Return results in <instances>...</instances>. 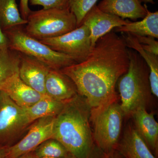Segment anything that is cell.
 Instances as JSON below:
<instances>
[{"label": "cell", "instance_id": "cell-1", "mask_svg": "<svg viewBox=\"0 0 158 158\" xmlns=\"http://www.w3.org/2000/svg\"><path fill=\"white\" fill-rule=\"evenodd\" d=\"M129 65L124 39L111 31L97 40L84 61L60 70L73 81L78 94L93 110L118 100L116 84Z\"/></svg>", "mask_w": 158, "mask_h": 158}, {"label": "cell", "instance_id": "cell-2", "mask_svg": "<svg viewBox=\"0 0 158 158\" xmlns=\"http://www.w3.org/2000/svg\"><path fill=\"white\" fill-rule=\"evenodd\" d=\"M90 109L78 94L66 102L55 116L53 139L61 143L73 158H101L90 126Z\"/></svg>", "mask_w": 158, "mask_h": 158}, {"label": "cell", "instance_id": "cell-3", "mask_svg": "<svg viewBox=\"0 0 158 158\" xmlns=\"http://www.w3.org/2000/svg\"><path fill=\"white\" fill-rule=\"evenodd\" d=\"M128 69L118 81L120 107L124 117L127 118L138 109H147L153 95L147 64L135 51L128 49Z\"/></svg>", "mask_w": 158, "mask_h": 158}, {"label": "cell", "instance_id": "cell-4", "mask_svg": "<svg viewBox=\"0 0 158 158\" xmlns=\"http://www.w3.org/2000/svg\"><path fill=\"white\" fill-rule=\"evenodd\" d=\"M124 115L118 100L90 110L94 141L103 154L116 150L121 138Z\"/></svg>", "mask_w": 158, "mask_h": 158}, {"label": "cell", "instance_id": "cell-5", "mask_svg": "<svg viewBox=\"0 0 158 158\" xmlns=\"http://www.w3.org/2000/svg\"><path fill=\"white\" fill-rule=\"evenodd\" d=\"M27 21L24 31L38 40L59 37L77 27L76 18L69 8L31 11Z\"/></svg>", "mask_w": 158, "mask_h": 158}, {"label": "cell", "instance_id": "cell-6", "mask_svg": "<svg viewBox=\"0 0 158 158\" xmlns=\"http://www.w3.org/2000/svg\"><path fill=\"white\" fill-rule=\"evenodd\" d=\"M5 33L11 50L35 58L52 69H61L76 63L72 57L54 51L30 37L19 27L5 31Z\"/></svg>", "mask_w": 158, "mask_h": 158}, {"label": "cell", "instance_id": "cell-7", "mask_svg": "<svg viewBox=\"0 0 158 158\" xmlns=\"http://www.w3.org/2000/svg\"><path fill=\"white\" fill-rule=\"evenodd\" d=\"M32 123L24 108L15 104L0 90V144L6 145L19 137Z\"/></svg>", "mask_w": 158, "mask_h": 158}, {"label": "cell", "instance_id": "cell-8", "mask_svg": "<svg viewBox=\"0 0 158 158\" xmlns=\"http://www.w3.org/2000/svg\"><path fill=\"white\" fill-rule=\"evenodd\" d=\"M39 40L54 51L72 57L76 63L84 61L92 49L90 30L84 24L62 36Z\"/></svg>", "mask_w": 158, "mask_h": 158}, {"label": "cell", "instance_id": "cell-9", "mask_svg": "<svg viewBox=\"0 0 158 158\" xmlns=\"http://www.w3.org/2000/svg\"><path fill=\"white\" fill-rule=\"evenodd\" d=\"M55 117L48 116L34 121L26 135L17 143L10 146L9 157L17 158L34 151L43 142L52 138Z\"/></svg>", "mask_w": 158, "mask_h": 158}, {"label": "cell", "instance_id": "cell-10", "mask_svg": "<svg viewBox=\"0 0 158 158\" xmlns=\"http://www.w3.org/2000/svg\"><path fill=\"white\" fill-rule=\"evenodd\" d=\"M129 21L104 12L95 5L85 15L81 24H84L90 30L91 47L93 48L100 38L110 33L113 29L125 25Z\"/></svg>", "mask_w": 158, "mask_h": 158}, {"label": "cell", "instance_id": "cell-11", "mask_svg": "<svg viewBox=\"0 0 158 158\" xmlns=\"http://www.w3.org/2000/svg\"><path fill=\"white\" fill-rule=\"evenodd\" d=\"M19 54L20 78L34 90L45 95L46 78L51 68L35 58Z\"/></svg>", "mask_w": 158, "mask_h": 158}, {"label": "cell", "instance_id": "cell-12", "mask_svg": "<svg viewBox=\"0 0 158 158\" xmlns=\"http://www.w3.org/2000/svg\"><path fill=\"white\" fill-rule=\"evenodd\" d=\"M131 117L135 129L156 157H158V123L153 112L142 108L135 111Z\"/></svg>", "mask_w": 158, "mask_h": 158}, {"label": "cell", "instance_id": "cell-13", "mask_svg": "<svg viewBox=\"0 0 158 158\" xmlns=\"http://www.w3.org/2000/svg\"><path fill=\"white\" fill-rule=\"evenodd\" d=\"M45 95L59 101L66 102L77 95L74 83L60 69H50L46 78Z\"/></svg>", "mask_w": 158, "mask_h": 158}, {"label": "cell", "instance_id": "cell-14", "mask_svg": "<svg viewBox=\"0 0 158 158\" xmlns=\"http://www.w3.org/2000/svg\"><path fill=\"white\" fill-rule=\"evenodd\" d=\"M18 106L23 108L31 107L45 95L41 94L26 84L18 74L6 81L0 88Z\"/></svg>", "mask_w": 158, "mask_h": 158}, {"label": "cell", "instance_id": "cell-15", "mask_svg": "<svg viewBox=\"0 0 158 158\" xmlns=\"http://www.w3.org/2000/svg\"><path fill=\"white\" fill-rule=\"evenodd\" d=\"M116 150L124 158H157L138 135L133 124L126 127Z\"/></svg>", "mask_w": 158, "mask_h": 158}, {"label": "cell", "instance_id": "cell-16", "mask_svg": "<svg viewBox=\"0 0 158 158\" xmlns=\"http://www.w3.org/2000/svg\"><path fill=\"white\" fill-rule=\"evenodd\" d=\"M97 6L101 11L123 19H143L147 13V6H142L139 0H102Z\"/></svg>", "mask_w": 158, "mask_h": 158}, {"label": "cell", "instance_id": "cell-17", "mask_svg": "<svg viewBox=\"0 0 158 158\" xmlns=\"http://www.w3.org/2000/svg\"><path fill=\"white\" fill-rule=\"evenodd\" d=\"M123 38L128 48L137 52L142 57L149 68V81L153 95L158 97V56L146 52L141 47L135 37L126 34Z\"/></svg>", "mask_w": 158, "mask_h": 158}, {"label": "cell", "instance_id": "cell-18", "mask_svg": "<svg viewBox=\"0 0 158 158\" xmlns=\"http://www.w3.org/2000/svg\"><path fill=\"white\" fill-rule=\"evenodd\" d=\"M116 31L141 36L158 38V11L151 12L147 9L146 16L141 21L131 22L118 27Z\"/></svg>", "mask_w": 158, "mask_h": 158}, {"label": "cell", "instance_id": "cell-19", "mask_svg": "<svg viewBox=\"0 0 158 158\" xmlns=\"http://www.w3.org/2000/svg\"><path fill=\"white\" fill-rule=\"evenodd\" d=\"M66 102L59 101L45 95L33 106L24 109L29 121L33 123L39 118L56 116Z\"/></svg>", "mask_w": 158, "mask_h": 158}, {"label": "cell", "instance_id": "cell-20", "mask_svg": "<svg viewBox=\"0 0 158 158\" xmlns=\"http://www.w3.org/2000/svg\"><path fill=\"white\" fill-rule=\"evenodd\" d=\"M18 7L16 0H0V25L6 31L15 27L26 25Z\"/></svg>", "mask_w": 158, "mask_h": 158}, {"label": "cell", "instance_id": "cell-21", "mask_svg": "<svg viewBox=\"0 0 158 158\" xmlns=\"http://www.w3.org/2000/svg\"><path fill=\"white\" fill-rule=\"evenodd\" d=\"M9 48L0 50V88L9 78L19 73V54Z\"/></svg>", "mask_w": 158, "mask_h": 158}, {"label": "cell", "instance_id": "cell-22", "mask_svg": "<svg viewBox=\"0 0 158 158\" xmlns=\"http://www.w3.org/2000/svg\"><path fill=\"white\" fill-rule=\"evenodd\" d=\"M34 152L38 158L44 157H72L60 142L53 138L49 139L43 142L34 150Z\"/></svg>", "mask_w": 158, "mask_h": 158}, {"label": "cell", "instance_id": "cell-23", "mask_svg": "<svg viewBox=\"0 0 158 158\" xmlns=\"http://www.w3.org/2000/svg\"><path fill=\"white\" fill-rule=\"evenodd\" d=\"M98 0H69V8L77 19V27L81 26L82 21L88 11L96 5Z\"/></svg>", "mask_w": 158, "mask_h": 158}, {"label": "cell", "instance_id": "cell-24", "mask_svg": "<svg viewBox=\"0 0 158 158\" xmlns=\"http://www.w3.org/2000/svg\"><path fill=\"white\" fill-rule=\"evenodd\" d=\"M69 0H29L31 6H39L43 9H65L69 8Z\"/></svg>", "mask_w": 158, "mask_h": 158}, {"label": "cell", "instance_id": "cell-25", "mask_svg": "<svg viewBox=\"0 0 158 158\" xmlns=\"http://www.w3.org/2000/svg\"><path fill=\"white\" fill-rule=\"evenodd\" d=\"M134 36L137 38L143 49L158 56V42L155 38L151 36Z\"/></svg>", "mask_w": 158, "mask_h": 158}, {"label": "cell", "instance_id": "cell-26", "mask_svg": "<svg viewBox=\"0 0 158 158\" xmlns=\"http://www.w3.org/2000/svg\"><path fill=\"white\" fill-rule=\"evenodd\" d=\"M20 11L23 18L27 20L31 11L29 7V0H20Z\"/></svg>", "mask_w": 158, "mask_h": 158}, {"label": "cell", "instance_id": "cell-27", "mask_svg": "<svg viewBox=\"0 0 158 158\" xmlns=\"http://www.w3.org/2000/svg\"><path fill=\"white\" fill-rule=\"evenodd\" d=\"M9 48V41L0 25V50Z\"/></svg>", "mask_w": 158, "mask_h": 158}, {"label": "cell", "instance_id": "cell-28", "mask_svg": "<svg viewBox=\"0 0 158 158\" xmlns=\"http://www.w3.org/2000/svg\"><path fill=\"white\" fill-rule=\"evenodd\" d=\"M10 146L0 144V158H10L9 148Z\"/></svg>", "mask_w": 158, "mask_h": 158}, {"label": "cell", "instance_id": "cell-29", "mask_svg": "<svg viewBox=\"0 0 158 158\" xmlns=\"http://www.w3.org/2000/svg\"><path fill=\"white\" fill-rule=\"evenodd\" d=\"M101 158H124L116 150L112 151L106 154H103Z\"/></svg>", "mask_w": 158, "mask_h": 158}, {"label": "cell", "instance_id": "cell-30", "mask_svg": "<svg viewBox=\"0 0 158 158\" xmlns=\"http://www.w3.org/2000/svg\"><path fill=\"white\" fill-rule=\"evenodd\" d=\"M17 158H38L37 156L35 155V153L34 151L28 153L23 155L20 156Z\"/></svg>", "mask_w": 158, "mask_h": 158}, {"label": "cell", "instance_id": "cell-31", "mask_svg": "<svg viewBox=\"0 0 158 158\" xmlns=\"http://www.w3.org/2000/svg\"><path fill=\"white\" fill-rule=\"evenodd\" d=\"M140 2H144V3H149L151 4H154L155 2L153 0H139Z\"/></svg>", "mask_w": 158, "mask_h": 158}, {"label": "cell", "instance_id": "cell-32", "mask_svg": "<svg viewBox=\"0 0 158 158\" xmlns=\"http://www.w3.org/2000/svg\"><path fill=\"white\" fill-rule=\"evenodd\" d=\"M40 158H73V157H66V158H57V157H41Z\"/></svg>", "mask_w": 158, "mask_h": 158}]
</instances>
